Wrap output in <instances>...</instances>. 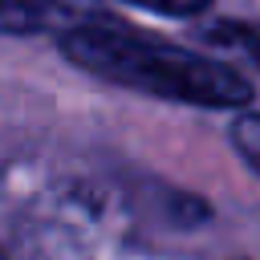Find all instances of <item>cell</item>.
Here are the masks:
<instances>
[{"mask_svg":"<svg viewBox=\"0 0 260 260\" xmlns=\"http://www.w3.org/2000/svg\"><path fill=\"white\" fill-rule=\"evenodd\" d=\"M57 45L77 69L158 102H179L199 110H244L252 98L248 77L236 73L228 61L150 37L98 8L65 24L57 32Z\"/></svg>","mask_w":260,"mask_h":260,"instance_id":"cell-1","label":"cell"},{"mask_svg":"<svg viewBox=\"0 0 260 260\" xmlns=\"http://www.w3.org/2000/svg\"><path fill=\"white\" fill-rule=\"evenodd\" d=\"M85 0H0V37L61 32L65 24L89 16Z\"/></svg>","mask_w":260,"mask_h":260,"instance_id":"cell-2","label":"cell"},{"mask_svg":"<svg viewBox=\"0 0 260 260\" xmlns=\"http://www.w3.org/2000/svg\"><path fill=\"white\" fill-rule=\"evenodd\" d=\"M232 146H236V154L260 175V110L240 114V118L232 122Z\"/></svg>","mask_w":260,"mask_h":260,"instance_id":"cell-3","label":"cell"},{"mask_svg":"<svg viewBox=\"0 0 260 260\" xmlns=\"http://www.w3.org/2000/svg\"><path fill=\"white\" fill-rule=\"evenodd\" d=\"M122 4L146 8V12H154V16H199L211 0H122Z\"/></svg>","mask_w":260,"mask_h":260,"instance_id":"cell-4","label":"cell"},{"mask_svg":"<svg viewBox=\"0 0 260 260\" xmlns=\"http://www.w3.org/2000/svg\"><path fill=\"white\" fill-rule=\"evenodd\" d=\"M0 260H8V256H4V248H0Z\"/></svg>","mask_w":260,"mask_h":260,"instance_id":"cell-5","label":"cell"}]
</instances>
